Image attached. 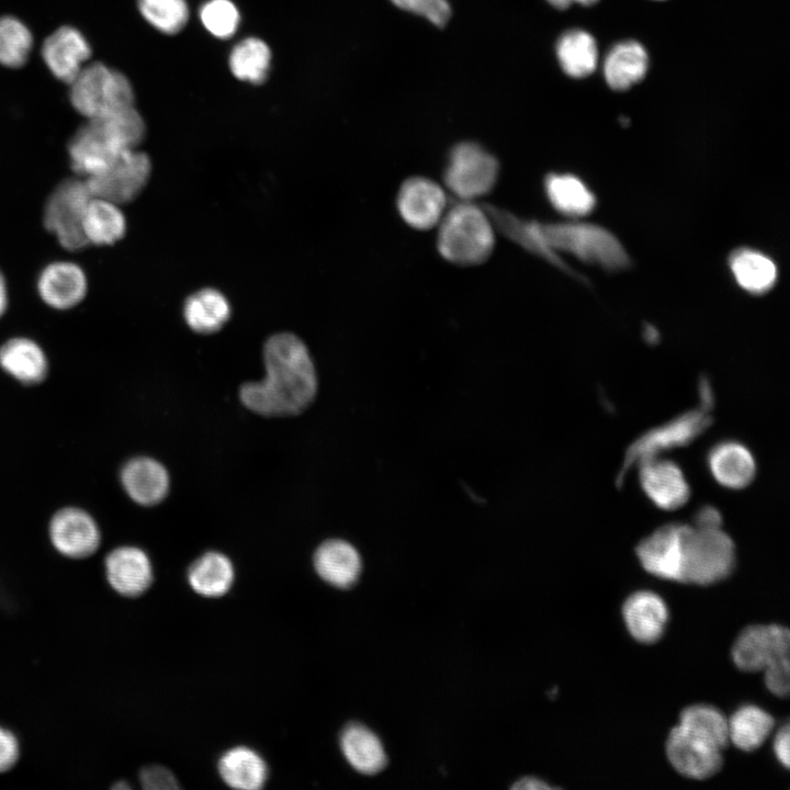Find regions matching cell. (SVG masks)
I'll return each instance as SVG.
<instances>
[{"instance_id":"obj_1","label":"cell","mask_w":790,"mask_h":790,"mask_svg":"<svg viewBox=\"0 0 790 790\" xmlns=\"http://www.w3.org/2000/svg\"><path fill=\"white\" fill-rule=\"evenodd\" d=\"M493 222L520 246L583 280L557 256L568 252L582 261L618 271L630 266V258L618 238L608 229L590 223H541L526 221L498 207L490 212Z\"/></svg>"},{"instance_id":"obj_2","label":"cell","mask_w":790,"mask_h":790,"mask_svg":"<svg viewBox=\"0 0 790 790\" xmlns=\"http://www.w3.org/2000/svg\"><path fill=\"white\" fill-rule=\"evenodd\" d=\"M266 376L240 387L242 404L263 416L300 414L313 400L317 379L305 343L294 334L271 336L263 347Z\"/></svg>"},{"instance_id":"obj_3","label":"cell","mask_w":790,"mask_h":790,"mask_svg":"<svg viewBox=\"0 0 790 790\" xmlns=\"http://www.w3.org/2000/svg\"><path fill=\"white\" fill-rule=\"evenodd\" d=\"M145 135L146 124L135 105L87 120L69 140L70 167L77 176L88 178L121 153L138 148Z\"/></svg>"},{"instance_id":"obj_4","label":"cell","mask_w":790,"mask_h":790,"mask_svg":"<svg viewBox=\"0 0 790 790\" xmlns=\"http://www.w3.org/2000/svg\"><path fill=\"white\" fill-rule=\"evenodd\" d=\"M494 241L492 218L472 201H458L440 221L438 250L452 263L484 262L493 251Z\"/></svg>"},{"instance_id":"obj_5","label":"cell","mask_w":790,"mask_h":790,"mask_svg":"<svg viewBox=\"0 0 790 790\" xmlns=\"http://www.w3.org/2000/svg\"><path fill=\"white\" fill-rule=\"evenodd\" d=\"M699 391L701 402L698 407L647 430L632 442L625 452L617 479L618 485L632 466L656 458L664 451L689 444L710 427L713 395L706 377L700 380Z\"/></svg>"},{"instance_id":"obj_6","label":"cell","mask_w":790,"mask_h":790,"mask_svg":"<svg viewBox=\"0 0 790 790\" xmlns=\"http://www.w3.org/2000/svg\"><path fill=\"white\" fill-rule=\"evenodd\" d=\"M736 549L722 528H701L684 523L681 583L708 586L731 575Z\"/></svg>"},{"instance_id":"obj_7","label":"cell","mask_w":790,"mask_h":790,"mask_svg":"<svg viewBox=\"0 0 790 790\" xmlns=\"http://www.w3.org/2000/svg\"><path fill=\"white\" fill-rule=\"evenodd\" d=\"M69 87L71 105L87 120L135 105L134 89L128 78L99 61L88 63Z\"/></svg>"},{"instance_id":"obj_8","label":"cell","mask_w":790,"mask_h":790,"mask_svg":"<svg viewBox=\"0 0 790 790\" xmlns=\"http://www.w3.org/2000/svg\"><path fill=\"white\" fill-rule=\"evenodd\" d=\"M91 198L87 181L75 176L58 183L46 200L44 226L68 251L88 247L82 224Z\"/></svg>"},{"instance_id":"obj_9","label":"cell","mask_w":790,"mask_h":790,"mask_svg":"<svg viewBox=\"0 0 790 790\" xmlns=\"http://www.w3.org/2000/svg\"><path fill=\"white\" fill-rule=\"evenodd\" d=\"M498 172V161L490 153L476 143L463 142L451 149L443 178L459 200L472 201L493 189Z\"/></svg>"},{"instance_id":"obj_10","label":"cell","mask_w":790,"mask_h":790,"mask_svg":"<svg viewBox=\"0 0 790 790\" xmlns=\"http://www.w3.org/2000/svg\"><path fill=\"white\" fill-rule=\"evenodd\" d=\"M151 174V161L138 148L123 151L98 173L84 179L92 196L120 206L133 202Z\"/></svg>"},{"instance_id":"obj_11","label":"cell","mask_w":790,"mask_h":790,"mask_svg":"<svg viewBox=\"0 0 790 790\" xmlns=\"http://www.w3.org/2000/svg\"><path fill=\"white\" fill-rule=\"evenodd\" d=\"M666 755L675 770L697 780L712 777L723 765L720 747L680 724L668 734Z\"/></svg>"},{"instance_id":"obj_12","label":"cell","mask_w":790,"mask_h":790,"mask_svg":"<svg viewBox=\"0 0 790 790\" xmlns=\"http://www.w3.org/2000/svg\"><path fill=\"white\" fill-rule=\"evenodd\" d=\"M790 634L780 624H753L736 637L731 655L735 666L747 673L763 672L777 658L789 656Z\"/></svg>"},{"instance_id":"obj_13","label":"cell","mask_w":790,"mask_h":790,"mask_svg":"<svg viewBox=\"0 0 790 790\" xmlns=\"http://www.w3.org/2000/svg\"><path fill=\"white\" fill-rule=\"evenodd\" d=\"M682 531L684 523L670 522L640 541L635 554L647 573L681 583Z\"/></svg>"},{"instance_id":"obj_14","label":"cell","mask_w":790,"mask_h":790,"mask_svg":"<svg viewBox=\"0 0 790 790\" xmlns=\"http://www.w3.org/2000/svg\"><path fill=\"white\" fill-rule=\"evenodd\" d=\"M48 531L54 548L70 558L90 556L98 550L101 541L94 519L76 507L58 510L50 519Z\"/></svg>"},{"instance_id":"obj_15","label":"cell","mask_w":790,"mask_h":790,"mask_svg":"<svg viewBox=\"0 0 790 790\" xmlns=\"http://www.w3.org/2000/svg\"><path fill=\"white\" fill-rule=\"evenodd\" d=\"M639 481L648 499L664 510H677L689 500L691 490L681 469L658 456L637 464Z\"/></svg>"},{"instance_id":"obj_16","label":"cell","mask_w":790,"mask_h":790,"mask_svg":"<svg viewBox=\"0 0 790 790\" xmlns=\"http://www.w3.org/2000/svg\"><path fill=\"white\" fill-rule=\"evenodd\" d=\"M445 206L444 191L428 178H409L398 191V212L402 218L416 229L436 226L441 221Z\"/></svg>"},{"instance_id":"obj_17","label":"cell","mask_w":790,"mask_h":790,"mask_svg":"<svg viewBox=\"0 0 790 790\" xmlns=\"http://www.w3.org/2000/svg\"><path fill=\"white\" fill-rule=\"evenodd\" d=\"M42 57L49 71L69 84L89 63L91 48L86 37L72 26H61L43 43Z\"/></svg>"},{"instance_id":"obj_18","label":"cell","mask_w":790,"mask_h":790,"mask_svg":"<svg viewBox=\"0 0 790 790\" xmlns=\"http://www.w3.org/2000/svg\"><path fill=\"white\" fill-rule=\"evenodd\" d=\"M36 287L46 305L64 311L77 306L86 297L88 279L79 264L55 261L41 271Z\"/></svg>"},{"instance_id":"obj_19","label":"cell","mask_w":790,"mask_h":790,"mask_svg":"<svg viewBox=\"0 0 790 790\" xmlns=\"http://www.w3.org/2000/svg\"><path fill=\"white\" fill-rule=\"evenodd\" d=\"M668 616L664 599L651 590L634 591L622 606V617L629 633L645 644L657 642L663 636Z\"/></svg>"},{"instance_id":"obj_20","label":"cell","mask_w":790,"mask_h":790,"mask_svg":"<svg viewBox=\"0 0 790 790\" xmlns=\"http://www.w3.org/2000/svg\"><path fill=\"white\" fill-rule=\"evenodd\" d=\"M105 572L111 587L125 597L142 595L153 580L149 557L135 546H120L111 551L105 558Z\"/></svg>"},{"instance_id":"obj_21","label":"cell","mask_w":790,"mask_h":790,"mask_svg":"<svg viewBox=\"0 0 790 790\" xmlns=\"http://www.w3.org/2000/svg\"><path fill=\"white\" fill-rule=\"evenodd\" d=\"M707 463L714 479L724 487L741 489L756 475V463L751 451L741 442L725 440L713 445Z\"/></svg>"},{"instance_id":"obj_22","label":"cell","mask_w":790,"mask_h":790,"mask_svg":"<svg viewBox=\"0 0 790 790\" xmlns=\"http://www.w3.org/2000/svg\"><path fill=\"white\" fill-rule=\"evenodd\" d=\"M121 482L127 495L143 506L160 503L169 488L166 469L146 456L129 460L122 469Z\"/></svg>"},{"instance_id":"obj_23","label":"cell","mask_w":790,"mask_h":790,"mask_svg":"<svg viewBox=\"0 0 790 790\" xmlns=\"http://www.w3.org/2000/svg\"><path fill=\"white\" fill-rule=\"evenodd\" d=\"M647 69V52L633 40L614 44L607 53L602 68L606 82L617 91H624L640 82Z\"/></svg>"},{"instance_id":"obj_24","label":"cell","mask_w":790,"mask_h":790,"mask_svg":"<svg viewBox=\"0 0 790 790\" xmlns=\"http://www.w3.org/2000/svg\"><path fill=\"white\" fill-rule=\"evenodd\" d=\"M317 574L328 584L338 588H349L361 572V558L358 551L343 540H328L321 543L314 555Z\"/></svg>"},{"instance_id":"obj_25","label":"cell","mask_w":790,"mask_h":790,"mask_svg":"<svg viewBox=\"0 0 790 790\" xmlns=\"http://www.w3.org/2000/svg\"><path fill=\"white\" fill-rule=\"evenodd\" d=\"M0 366L23 384L43 381L48 370L43 349L25 337L9 339L0 347Z\"/></svg>"},{"instance_id":"obj_26","label":"cell","mask_w":790,"mask_h":790,"mask_svg":"<svg viewBox=\"0 0 790 790\" xmlns=\"http://www.w3.org/2000/svg\"><path fill=\"white\" fill-rule=\"evenodd\" d=\"M340 747L348 763L359 772L374 775L387 763L380 738L360 723L347 725L340 736Z\"/></svg>"},{"instance_id":"obj_27","label":"cell","mask_w":790,"mask_h":790,"mask_svg":"<svg viewBox=\"0 0 790 790\" xmlns=\"http://www.w3.org/2000/svg\"><path fill=\"white\" fill-rule=\"evenodd\" d=\"M126 218L121 206L104 199L92 196L83 217V235L88 246H110L126 233Z\"/></svg>"},{"instance_id":"obj_28","label":"cell","mask_w":790,"mask_h":790,"mask_svg":"<svg viewBox=\"0 0 790 790\" xmlns=\"http://www.w3.org/2000/svg\"><path fill=\"white\" fill-rule=\"evenodd\" d=\"M183 316L192 330L212 334L227 323L230 305L221 291L213 287L201 289L185 300Z\"/></svg>"},{"instance_id":"obj_29","label":"cell","mask_w":790,"mask_h":790,"mask_svg":"<svg viewBox=\"0 0 790 790\" xmlns=\"http://www.w3.org/2000/svg\"><path fill=\"white\" fill-rule=\"evenodd\" d=\"M218 771L225 783L241 790L262 788L268 775L262 757L246 746H237L223 754L218 761Z\"/></svg>"},{"instance_id":"obj_30","label":"cell","mask_w":790,"mask_h":790,"mask_svg":"<svg viewBox=\"0 0 790 790\" xmlns=\"http://www.w3.org/2000/svg\"><path fill=\"white\" fill-rule=\"evenodd\" d=\"M544 189L552 206L564 215L585 216L596 206L595 194L574 174L550 173L545 177Z\"/></svg>"},{"instance_id":"obj_31","label":"cell","mask_w":790,"mask_h":790,"mask_svg":"<svg viewBox=\"0 0 790 790\" xmlns=\"http://www.w3.org/2000/svg\"><path fill=\"white\" fill-rule=\"evenodd\" d=\"M555 50L563 71L572 78H585L597 67L596 40L584 30L573 29L564 32L556 42Z\"/></svg>"},{"instance_id":"obj_32","label":"cell","mask_w":790,"mask_h":790,"mask_svg":"<svg viewBox=\"0 0 790 790\" xmlns=\"http://www.w3.org/2000/svg\"><path fill=\"white\" fill-rule=\"evenodd\" d=\"M272 53L261 38L248 36L237 42L230 49L228 67L233 76L250 84H261L271 69Z\"/></svg>"},{"instance_id":"obj_33","label":"cell","mask_w":790,"mask_h":790,"mask_svg":"<svg viewBox=\"0 0 790 790\" xmlns=\"http://www.w3.org/2000/svg\"><path fill=\"white\" fill-rule=\"evenodd\" d=\"M729 264L738 285L753 294L767 292L777 280L775 262L754 249H736L730 255Z\"/></svg>"},{"instance_id":"obj_34","label":"cell","mask_w":790,"mask_h":790,"mask_svg":"<svg viewBox=\"0 0 790 790\" xmlns=\"http://www.w3.org/2000/svg\"><path fill=\"white\" fill-rule=\"evenodd\" d=\"M188 580L198 594L219 597L225 595L233 584L234 567L226 555L207 552L191 564Z\"/></svg>"},{"instance_id":"obj_35","label":"cell","mask_w":790,"mask_h":790,"mask_svg":"<svg viewBox=\"0 0 790 790\" xmlns=\"http://www.w3.org/2000/svg\"><path fill=\"white\" fill-rule=\"evenodd\" d=\"M727 721L729 741L744 752L760 747L775 726L774 718L754 704L740 707Z\"/></svg>"},{"instance_id":"obj_36","label":"cell","mask_w":790,"mask_h":790,"mask_svg":"<svg viewBox=\"0 0 790 790\" xmlns=\"http://www.w3.org/2000/svg\"><path fill=\"white\" fill-rule=\"evenodd\" d=\"M679 724L697 735L724 749L729 741V721L716 708L709 704H692L685 708Z\"/></svg>"},{"instance_id":"obj_37","label":"cell","mask_w":790,"mask_h":790,"mask_svg":"<svg viewBox=\"0 0 790 790\" xmlns=\"http://www.w3.org/2000/svg\"><path fill=\"white\" fill-rule=\"evenodd\" d=\"M137 7L146 22L165 35L180 33L190 19L187 0H137Z\"/></svg>"},{"instance_id":"obj_38","label":"cell","mask_w":790,"mask_h":790,"mask_svg":"<svg viewBox=\"0 0 790 790\" xmlns=\"http://www.w3.org/2000/svg\"><path fill=\"white\" fill-rule=\"evenodd\" d=\"M29 27L14 16L0 18V64L9 68L23 66L32 50Z\"/></svg>"},{"instance_id":"obj_39","label":"cell","mask_w":790,"mask_h":790,"mask_svg":"<svg viewBox=\"0 0 790 790\" xmlns=\"http://www.w3.org/2000/svg\"><path fill=\"white\" fill-rule=\"evenodd\" d=\"M203 27L218 40H228L238 31L240 13L232 0H206L199 9Z\"/></svg>"},{"instance_id":"obj_40","label":"cell","mask_w":790,"mask_h":790,"mask_svg":"<svg viewBox=\"0 0 790 790\" xmlns=\"http://www.w3.org/2000/svg\"><path fill=\"white\" fill-rule=\"evenodd\" d=\"M396 7L426 18L437 26H443L450 19L448 0H391Z\"/></svg>"},{"instance_id":"obj_41","label":"cell","mask_w":790,"mask_h":790,"mask_svg":"<svg viewBox=\"0 0 790 790\" xmlns=\"http://www.w3.org/2000/svg\"><path fill=\"white\" fill-rule=\"evenodd\" d=\"M764 681L767 689L775 696L783 698L789 693L790 662L789 656L775 659L764 668Z\"/></svg>"},{"instance_id":"obj_42","label":"cell","mask_w":790,"mask_h":790,"mask_svg":"<svg viewBox=\"0 0 790 790\" xmlns=\"http://www.w3.org/2000/svg\"><path fill=\"white\" fill-rule=\"evenodd\" d=\"M139 779L144 788L149 790L177 789L174 776L162 766H148L140 771Z\"/></svg>"},{"instance_id":"obj_43","label":"cell","mask_w":790,"mask_h":790,"mask_svg":"<svg viewBox=\"0 0 790 790\" xmlns=\"http://www.w3.org/2000/svg\"><path fill=\"white\" fill-rule=\"evenodd\" d=\"M19 755L20 748L15 735L0 726V772L10 770L16 764Z\"/></svg>"},{"instance_id":"obj_44","label":"cell","mask_w":790,"mask_h":790,"mask_svg":"<svg viewBox=\"0 0 790 790\" xmlns=\"http://www.w3.org/2000/svg\"><path fill=\"white\" fill-rule=\"evenodd\" d=\"M790 729L789 724H783L775 734L774 738V753L778 761L786 768H789L790 764Z\"/></svg>"},{"instance_id":"obj_45","label":"cell","mask_w":790,"mask_h":790,"mask_svg":"<svg viewBox=\"0 0 790 790\" xmlns=\"http://www.w3.org/2000/svg\"><path fill=\"white\" fill-rule=\"evenodd\" d=\"M693 526L701 528H720L722 526L721 514L712 506H703L696 511Z\"/></svg>"},{"instance_id":"obj_46","label":"cell","mask_w":790,"mask_h":790,"mask_svg":"<svg viewBox=\"0 0 790 790\" xmlns=\"http://www.w3.org/2000/svg\"><path fill=\"white\" fill-rule=\"evenodd\" d=\"M512 789H519V790H546L552 789L550 785L544 782L541 779H538L535 777H526L520 780H518Z\"/></svg>"},{"instance_id":"obj_47","label":"cell","mask_w":790,"mask_h":790,"mask_svg":"<svg viewBox=\"0 0 790 790\" xmlns=\"http://www.w3.org/2000/svg\"><path fill=\"white\" fill-rule=\"evenodd\" d=\"M9 304L8 285L4 275L0 271V318L4 315Z\"/></svg>"},{"instance_id":"obj_48","label":"cell","mask_w":790,"mask_h":790,"mask_svg":"<svg viewBox=\"0 0 790 790\" xmlns=\"http://www.w3.org/2000/svg\"><path fill=\"white\" fill-rule=\"evenodd\" d=\"M546 1H548L552 7L558 9V10L567 9V8L571 5V3H572V0H546Z\"/></svg>"},{"instance_id":"obj_49","label":"cell","mask_w":790,"mask_h":790,"mask_svg":"<svg viewBox=\"0 0 790 790\" xmlns=\"http://www.w3.org/2000/svg\"><path fill=\"white\" fill-rule=\"evenodd\" d=\"M598 0H572V2H577L583 5H591L595 4Z\"/></svg>"}]
</instances>
